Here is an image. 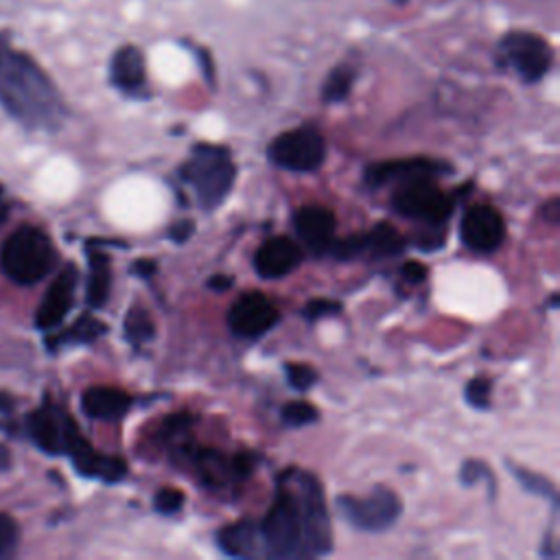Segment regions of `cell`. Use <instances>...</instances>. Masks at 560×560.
I'll list each match as a JSON object with an SVG mask.
<instances>
[{
    "instance_id": "cell-18",
    "label": "cell",
    "mask_w": 560,
    "mask_h": 560,
    "mask_svg": "<svg viewBox=\"0 0 560 560\" xmlns=\"http://www.w3.org/2000/svg\"><path fill=\"white\" fill-rule=\"evenodd\" d=\"M131 402L133 398L127 392L107 385H94L81 394V409L92 420H120L129 411Z\"/></svg>"
},
{
    "instance_id": "cell-4",
    "label": "cell",
    "mask_w": 560,
    "mask_h": 560,
    "mask_svg": "<svg viewBox=\"0 0 560 560\" xmlns=\"http://www.w3.org/2000/svg\"><path fill=\"white\" fill-rule=\"evenodd\" d=\"M55 265V247L48 234L35 225H20L0 249V267L15 284H35Z\"/></svg>"
},
{
    "instance_id": "cell-30",
    "label": "cell",
    "mask_w": 560,
    "mask_h": 560,
    "mask_svg": "<svg viewBox=\"0 0 560 560\" xmlns=\"http://www.w3.org/2000/svg\"><path fill=\"white\" fill-rule=\"evenodd\" d=\"M184 492L177 490V488H162L153 494V510L158 514H164V516H173L182 510L184 505Z\"/></svg>"
},
{
    "instance_id": "cell-32",
    "label": "cell",
    "mask_w": 560,
    "mask_h": 560,
    "mask_svg": "<svg viewBox=\"0 0 560 560\" xmlns=\"http://www.w3.org/2000/svg\"><path fill=\"white\" fill-rule=\"evenodd\" d=\"M284 376L287 383L298 392H306L317 381V372L306 363H284Z\"/></svg>"
},
{
    "instance_id": "cell-42",
    "label": "cell",
    "mask_w": 560,
    "mask_h": 560,
    "mask_svg": "<svg viewBox=\"0 0 560 560\" xmlns=\"http://www.w3.org/2000/svg\"><path fill=\"white\" fill-rule=\"evenodd\" d=\"M387 2H392L394 7H405V4H409V0H387Z\"/></svg>"
},
{
    "instance_id": "cell-17",
    "label": "cell",
    "mask_w": 560,
    "mask_h": 560,
    "mask_svg": "<svg viewBox=\"0 0 560 560\" xmlns=\"http://www.w3.org/2000/svg\"><path fill=\"white\" fill-rule=\"evenodd\" d=\"M70 462H72L74 470L81 477H88V479H98V481H105V483H116V481L127 477V462L122 457L103 455L90 442L79 446L70 455Z\"/></svg>"
},
{
    "instance_id": "cell-33",
    "label": "cell",
    "mask_w": 560,
    "mask_h": 560,
    "mask_svg": "<svg viewBox=\"0 0 560 560\" xmlns=\"http://www.w3.org/2000/svg\"><path fill=\"white\" fill-rule=\"evenodd\" d=\"M182 46H184V48H188V50H190V55H195V59H197V63H199V70H201V74H203V79H206V83L214 88V83H217V72H214L212 52H210L208 48L199 46L197 42H188V39H184V42H182Z\"/></svg>"
},
{
    "instance_id": "cell-36",
    "label": "cell",
    "mask_w": 560,
    "mask_h": 560,
    "mask_svg": "<svg viewBox=\"0 0 560 560\" xmlns=\"http://www.w3.org/2000/svg\"><path fill=\"white\" fill-rule=\"evenodd\" d=\"M400 276L409 284H422L427 280V267L422 262H418V260H407L400 267Z\"/></svg>"
},
{
    "instance_id": "cell-38",
    "label": "cell",
    "mask_w": 560,
    "mask_h": 560,
    "mask_svg": "<svg viewBox=\"0 0 560 560\" xmlns=\"http://www.w3.org/2000/svg\"><path fill=\"white\" fill-rule=\"evenodd\" d=\"M232 284H234V278H232V276H225V273L210 276L208 282H206V287L212 289V291H228Z\"/></svg>"
},
{
    "instance_id": "cell-9",
    "label": "cell",
    "mask_w": 560,
    "mask_h": 560,
    "mask_svg": "<svg viewBox=\"0 0 560 560\" xmlns=\"http://www.w3.org/2000/svg\"><path fill=\"white\" fill-rule=\"evenodd\" d=\"M273 166L291 173H313L326 160L324 136L315 127H298L278 133L267 147Z\"/></svg>"
},
{
    "instance_id": "cell-37",
    "label": "cell",
    "mask_w": 560,
    "mask_h": 560,
    "mask_svg": "<svg viewBox=\"0 0 560 560\" xmlns=\"http://www.w3.org/2000/svg\"><path fill=\"white\" fill-rule=\"evenodd\" d=\"M192 232H195V223H192L190 219H182V221L171 223L166 236H168L173 243H186Z\"/></svg>"
},
{
    "instance_id": "cell-1",
    "label": "cell",
    "mask_w": 560,
    "mask_h": 560,
    "mask_svg": "<svg viewBox=\"0 0 560 560\" xmlns=\"http://www.w3.org/2000/svg\"><path fill=\"white\" fill-rule=\"evenodd\" d=\"M265 558H311L332 549L330 516L319 479L302 468L276 477L269 510L258 521Z\"/></svg>"
},
{
    "instance_id": "cell-15",
    "label": "cell",
    "mask_w": 560,
    "mask_h": 560,
    "mask_svg": "<svg viewBox=\"0 0 560 560\" xmlns=\"http://www.w3.org/2000/svg\"><path fill=\"white\" fill-rule=\"evenodd\" d=\"M293 230L304 247L317 256H326L335 241V214L324 206H304L293 212Z\"/></svg>"
},
{
    "instance_id": "cell-20",
    "label": "cell",
    "mask_w": 560,
    "mask_h": 560,
    "mask_svg": "<svg viewBox=\"0 0 560 560\" xmlns=\"http://www.w3.org/2000/svg\"><path fill=\"white\" fill-rule=\"evenodd\" d=\"M88 287H85V300L92 308H101L109 300L112 291V262L109 256L101 249H96L92 243L88 245Z\"/></svg>"
},
{
    "instance_id": "cell-10",
    "label": "cell",
    "mask_w": 560,
    "mask_h": 560,
    "mask_svg": "<svg viewBox=\"0 0 560 560\" xmlns=\"http://www.w3.org/2000/svg\"><path fill=\"white\" fill-rule=\"evenodd\" d=\"M280 319L276 304L260 291H247L238 295L228 311V328L243 339L262 337Z\"/></svg>"
},
{
    "instance_id": "cell-7",
    "label": "cell",
    "mask_w": 560,
    "mask_h": 560,
    "mask_svg": "<svg viewBox=\"0 0 560 560\" xmlns=\"http://www.w3.org/2000/svg\"><path fill=\"white\" fill-rule=\"evenodd\" d=\"M392 208L424 225H442L455 208V197L446 195L435 179L418 177L400 182L392 195Z\"/></svg>"
},
{
    "instance_id": "cell-5",
    "label": "cell",
    "mask_w": 560,
    "mask_h": 560,
    "mask_svg": "<svg viewBox=\"0 0 560 560\" xmlns=\"http://www.w3.org/2000/svg\"><path fill=\"white\" fill-rule=\"evenodd\" d=\"M494 63L501 70H510L521 83L534 85L547 77L553 66L551 44L532 31L512 28L501 35L494 48Z\"/></svg>"
},
{
    "instance_id": "cell-22",
    "label": "cell",
    "mask_w": 560,
    "mask_h": 560,
    "mask_svg": "<svg viewBox=\"0 0 560 560\" xmlns=\"http://www.w3.org/2000/svg\"><path fill=\"white\" fill-rule=\"evenodd\" d=\"M107 332V326L96 319L94 315H81L70 328H66L63 332L55 335V337H48V348L50 350H57V348H63V346H81V343H92L94 339H98L101 335Z\"/></svg>"
},
{
    "instance_id": "cell-2",
    "label": "cell",
    "mask_w": 560,
    "mask_h": 560,
    "mask_svg": "<svg viewBox=\"0 0 560 560\" xmlns=\"http://www.w3.org/2000/svg\"><path fill=\"white\" fill-rule=\"evenodd\" d=\"M0 105L20 125L42 131L59 129L68 116L52 79L28 52L11 44L7 31L0 33Z\"/></svg>"
},
{
    "instance_id": "cell-24",
    "label": "cell",
    "mask_w": 560,
    "mask_h": 560,
    "mask_svg": "<svg viewBox=\"0 0 560 560\" xmlns=\"http://www.w3.org/2000/svg\"><path fill=\"white\" fill-rule=\"evenodd\" d=\"M125 337L131 346L140 348L142 343L151 341L155 337V326L147 308L142 306H131L129 313L125 315Z\"/></svg>"
},
{
    "instance_id": "cell-11",
    "label": "cell",
    "mask_w": 560,
    "mask_h": 560,
    "mask_svg": "<svg viewBox=\"0 0 560 560\" xmlns=\"http://www.w3.org/2000/svg\"><path fill=\"white\" fill-rule=\"evenodd\" d=\"M453 166L442 160L433 158H407V160H387V162H374L363 168V182L370 188H381L389 182H407L418 177H442L448 175Z\"/></svg>"
},
{
    "instance_id": "cell-41",
    "label": "cell",
    "mask_w": 560,
    "mask_h": 560,
    "mask_svg": "<svg viewBox=\"0 0 560 560\" xmlns=\"http://www.w3.org/2000/svg\"><path fill=\"white\" fill-rule=\"evenodd\" d=\"M7 217H9V201H7L4 190H2V186H0V225L7 221Z\"/></svg>"
},
{
    "instance_id": "cell-16",
    "label": "cell",
    "mask_w": 560,
    "mask_h": 560,
    "mask_svg": "<svg viewBox=\"0 0 560 560\" xmlns=\"http://www.w3.org/2000/svg\"><path fill=\"white\" fill-rule=\"evenodd\" d=\"M302 260V247L289 236L267 238L254 254V269L262 280H278L291 273Z\"/></svg>"
},
{
    "instance_id": "cell-6",
    "label": "cell",
    "mask_w": 560,
    "mask_h": 560,
    "mask_svg": "<svg viewBox=\"0 0 560 560\" xmlns=\"http://www.w3.org/2000/svg\"><path fill=\"white\" fill-rule=\"evenodd\" d=\"M26 433L48 455H72L88 440L81 435L74 418L57 402L46 400L26 416Z\"/></svg>"
},
{
    "instance_id": "cell-3",
    "label": "cell",
    "mask_w": 560,
    "mask_h": 560,
    "mask_svg": "<svg viewBox=\"0 0 560 560\" xmlns=\"http://www.w3.org/2000/svg\"><path fill=\"white\" fill-rule=\"evenodd\" d=\"M177 177L192 188L197 203L206 212H212L230 195L236 166L225 147L197 142L190 149V158L177 168Z\"/></svg>"
},
{
    "instance_id": "cell-29",
    "label": "cell",
    "mask_w": 560,
    "mask_h": 560,
    "mask_svg": "<svg viewBox=\"0 0 560 560\" xmlns=\"http://www.w3.org/2000/svg\"><path fill=\"white\" fill-rule=\"evenodd\" d=\"M490 392H492V381L486 376H475L466 383L464 387V398L472 409H488L490 407Z\"/></svg>"
},
{
    "instance_id": "cell-35",
    "label": "cell",
    "mask_w": 560,
    "mask_h": 560,
    "mask_svg": "<svg viewBox=\"0 0 560 560\" xmlns=\"http://www.w3.org/2000/svg\"><path fill=\"white\" fill-rule=\"evenodd\" d=\"M256 464H258V455H254V453H238L232 457V468H234V475L238 481L252 477Z\"/></svg>"
},
{
    "instance_id": "cell-31",
    "label": "cell",
    "mask_w": 560,
    "mask_h": 560,
    "mask_svg": "<svg viewBox=\"0 0 560 560\" xmlns=\"http://www.w3.org/2000/svg\"><path fill=\"white\" fill-rule=\"evenodd\" d=\"M341 311V302L330 300V298H313L302 306V317L306 322H317L324 317H332Z\"/></svg>"
},
{
    "instance_id": "cell-25",
    "label": "cell",
    "mask_w": 560,
    "mask_h": 560,
    "mask_svg": "<svg viewBox=\"0 0 560 560\" xmlns=\"http://www.w3.org/2000/svg\"><path fill=\"white\" fill-rule=\"evenodd\" d=\"M505 466L512 470L514 479L521 483V488L525 492H532V494H538L542 499H549L553 508L558 505V492H556V488H553V483L549 479H545L540 475H534L532 470H525V468H521V466H516L514 462H508V459H505Z\"/></svg>"
},
{
    "instance_id": "cell-27",
    "label": "cell",
    "mask_w": 560,
    "mask_h": 560,
    "mask_svg": "<svg viewBox=\"0 0 560 560\" xmlns=\"http://www.w3.org/2000/svg\"><path fill=\"white\" fill-rule=\"evenodd\" d=\"M481 479L488 483V492H490V497L494 499V494H497V481H494V475H492L490 466H488L486 462H481V459H468V462L462 464L459 481H462L464 486H477Z\"/></svg>"
},
{
    "instance_id": "cell-26",
    "label": "cell",
    "mask_w": 560,
    "mask_h": 560,
    "mask_svg": "<svg viewBox=\"0 0 560 560\" xmlns=\"http://www.w3.org/2000/svg\"><path fill=\"white\" fill-rule=\"evenodd\" d=\"M319 411L306 402V400H291L287 402L282 409H280V418H282V424L284 427H306V424H313L317 420Z\"/></svg>"
},
{
    "instance_id": "cell-13",
    "label": "cell",
    "mask_w": 560,
    "mask_h": 560,
    "mask_svg": "<svg viewBox=\"0 0 560 560\" xmlns=\"http://www.w3.org/2000/svg\"><path fill=\"white\" fill-rule=\"evenodd\" d=\"M79 282V271L72 262H68L50 282V287L44 293V300L39 302L35 311V326L44 332L57 328L68 311L74 304V291Z\"/></svg>"
},
{
    "instance_id": "cell-8",
    "label": "cell",
    "mask_w": 560,
    "mask_h": 560,
    "mask_svg": "<svg viewBox=\"0 0 560 560\" xmlns=\"http://www.w3.org/2000/svg\"><path fill=\"white\" fill-rule=\"evenodd\" d=\"M335 508L350 527L370 534L389 529L402 512L398 494L387 486H376L368 497L339 494Z\"/></svg>"
},
{
    "instance_id": "cell-28",
    "label": "cell",
    "mask_w": 560,
    "mask_h": 560,
    "mask_svg": "<svg viewBox=\"0 0 560 560\" xmlns=\"http://www.w3.org/2000/svg\"><path fill=\"white\" fill-rule=\"evenodd\" d=\"M365 249H368L365 234H350L346 238L332 241L328 256H332L335 260H352V258H359L361 254H365Z\"/></svg>"
},
{
    "instance_id": "cell-19",
    "label": "cell",
    "mask_w": 560,
    "mask_h": 560,
    "mask_svg": "<svg viewBox=\"0 0 560 560\" xmlns=\"http://www.w3.org/2000/svg\"><path fill=\"white\" fill-rule=\"evenodd\" d=\"M217 547L232 558H260L262 542L258 534V523L252 518H241L217 532Z\"/></svg>"
},
{
    "instance_id": "cell-40",
    "label": "cell",
    "mask_w": 560,
    "mask_h": 560,
    "mask_svg": "<svg viewBox=\"0 0 560 560\" xmlns=\"http://www.w3.org/2000/svg\"><path fill=\"white\" fill-rule=\"evenodd\" d=\"M560 201H558V197H553V199H549L547 201V206H542V214L549 219V223H558V214H560Z\"/></svg>"
},
{
    "instance_id": "cell-21",
    "label": "cell",
    "mask_w": 560,
    "mask_h": 560,
    "mask_svg": "<svg viewBox=\"0 0 560 560\" xmlns=\"http://www.w3.org/2000/svg\"><path fill=\"white\" fill-rule=\"evenodd\" d=\"M359 77V68L352 59H343L341 63H337L324 79L322 83V101L326 105H337V103H343L352 88H354V81Z\"/></svg>"
},
{
    "instance_id": "cell-39",
    "label": "cell",
    "mask_w": 560,
    "mask_h": 560,
    "mask_svg": "<svg viewBox=\"0 0 560 560\" xmlns=\"http://www.w3.org/2000/svg\"><path fill=\"white\" fill-rule=\"evenodd\" d=\"M155 269H158L155 260H149V258H144V260H136V262H133V267H131V271H133V273H138L140 278H151V276L155 273Z\"/></svg>"
},
{
    "instance_id": "cell-12",
    "label": "cell",
    "mask_w": 560,
    "mask_h": 560,
    "mask_svg": "<svg viewBox=\"0 0 560 560\" xmlns=\"http://www.w3.org/2000/svg\"><path fill=\"white\" fill-rule=\"evenodd\" d=\"M459 236L466 247L479 254L494 252L505 238V223L497 208L477 203L470 206L459 223Z\"/></svg>"
},
{
    "instance_id": "cell-34",
    "label": "cell",
    "mask_w": 560,
    "mask_h": 560,
    "mask_svg": "<svg viewBox=\"0 0 560 560\" xmlns=\"http://www.w3.org/2000/svg\"><path fill=\"white\" fill-rule=\"evenodd\" d=\"M18 542V527L11 516L0 514V558L9 556Z\"/></svg>"
},
{
    "instance_id": "cell-14",
    "label": "cell",
    "mask_w": 560,
    "mask_h": 560,
    "mask_svg": "<svg viewBox=\"0 0 560 560\" xmlns=\"http://www.w3.org/2000/svg\"><path fill=\"white\" fill-rule=\"evenodd\" d=\"M109 83L131 96V98H147V61L144 52L136 44H122L109 59Z\"/></svg>"
},
{
    "instance_id": "cell-23",
    "label": "cell",
    "mask_w": 560,
    "mask_h": 560,
    "mask_svg": "<svg viewBox=\"0 0 560 560\" xmlns=\"http://www.w3.org/2000/svg\"><path fill=\"white\" fill-rule=\"evenodd\" d=\"M368 238V249L372 258H392L405 252V238L402 234L392 225V223H376L370 232H365Z\"/></svg>"
}]
</instances>
